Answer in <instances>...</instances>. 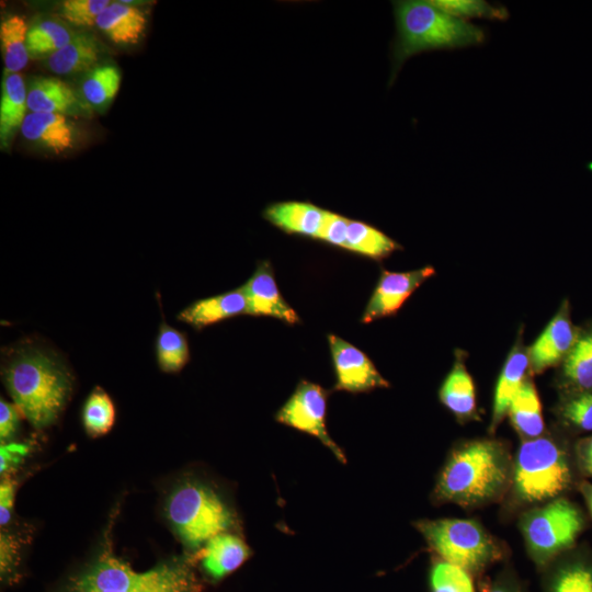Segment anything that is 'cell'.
Listing matches in <instances>:
<instances>
[{
	"mask_svg": "<svg viewBox=\"0 0 592 592\" xmlns=\"http://www.w3.org/2000/svg\"><path fill=\"white\" fill-rule=\"evenodd\" d=\"M513 457L506 442L494 437L454 445L431 492L435 505L453 503L465 510L503 501L511 483Z\"/></svg>",
	"mask_w": 592,
	"mask_h": 592,
	"instance_id": "obj_1",
	"label": "cell"
},
{
	"mask_svg": "<svg viewBox=\"0 0 592 592\" xmlns=\"http://www.w3.org/2000/svg\"><path fill=\"white\" fill-rule=\"evenodd\" d=\"M2 363L3 383L21 414L35 428L56 422L71 394L73 377L47 349L24 344L12 349Z\"/></svg>",
	"mask_w": 592,
	"mask_h": 592,
	"instance_id": "obj_2",
	"label": "cell"
},
{
	"mask_svg": "<svg viewBox=\"0 0 592 592\" xmlns=\"http://www.w3.org/2000/svg\"><path fill=\"white\" fill-rule=\"evenodd\" d=\"M578 475L573 446L558 433L546 430L536 439L521 441L503 508L506 513L520 514L565 497L577 483Z\"/></svg>",
	"mask_w": 592,
	"mask_h": 592,
	"instance_id": "obj_3",
	"label": "cell"
},
{
	"mask_svg": "<svg viewBox=\"0 0 592 592\" xmlns=\"http://www.w3.org/2000/svg\"><path fill=\"white\" fill-rule=\"evenodd\" d=\"M396 34L391 43V86L407 59L432 50L478 46L486 42L485 29L452 16L431 0L394 1Z\"/></svg>",
	"mask_w": 592,
	"mask_h": 592,
	"instance_id": "obj_4",
	"label": "cell"
},
{
	"mask_svg": "<svg viewBox=\"0 0 592 592\" xmlns=\"http://www.w3.org/2000/svg\"><path fill=\"white\" fill-rule=\"evenodd\" d=\"M110 543L67 580L61 592H203L190 559L163 561L138 572L115 556Z\"/></svg>",
	"mask_w": 592,
	"mask_h": 592,
	"instance_id": "obj_5",
	"label": "cell"
},
{
	"mask_svg": "<svg viewBox=\"0 0 592 592\" xmlns=\"http://www.w3.org/2000/svg\"><path fill=\"white\" fill-rule=\"evenodd\" d=\"M413 525L436 557L468 570L475 577L480 578L509 555L508 546L474 519H424Z\"/></svg>",
	"mask_w": 592,
	"mask_h": 592,
	"instance_id": "obj_6",
	"label": "cell"
},
{
	"mask_svg": "<svg viewBox=\"0 0 592 592\" xmlns=\"http://www.w3.org/2000/svg\"><path fill=\"white\" fill-rule=\"evenodd\" d=\"M517 526L528 557L542 571L556 557L576 546L587 520L574 502L560 497L521 512Z\"/></svg>",
	"mask_w": 592,
	"mask_h": 592,
	"instance_id": "obj_7",
	"label": "cell"
},
{
	"mask_svg": "<svg viewBox=\"0 0 592 592\" xmlns=\"http://www.w3.org/2000/svg\"><path fill=\"white\" fill-rule=\"evenodd\" d=\"M166 515L181 542L198 550L212 537L227 532L232 513L209 487L193 481L179 485L166 504Z\"/></svg>",
	"mask_w": 592,
	"mask_h": 592,
	"instance_id": "obj_8",
	"label": "cell"
},
{
	"mask_svg": "<svg viewBox=\"0 0 592 592\" xmlns=\"http://www.w3.org/2000/svg\"><path fill=\"white\" fill-rule=\"evenodd\" d=\"M329 392L320 385L300 380L287 401L275 414L282 424L317 437L342 464L346 458L327 431L326 414Z\"/></svg>",
	"mask_w": 592,
	"mask_h": 592,
	"instance_id": "obj_9",
	"label": "cell"
},
{
	"mask_svg": "<svg viewBox=\"0 0 592 592\" xmlns=\"http://www.w3.org/2000/svg\"><path fill=\"white\" fill-rule=\"evenodd\" d=\"M328 341L335 372V390L357 394L390 386L363 351L334 334H329Z\"/></svg>",
	"mask_w": 592,
	"mask_h": 592,
	"instance_id": "obj_10",
	"label": "cell"
},
{
	"mask_svg": "<svg viewBox=\"0 0 592 592\" xmlns=\"http://www.w3.org/2000/svg\"><path fill=\"white\" fill-rule=\"evenodd\" d=\"M579 331L571 320L569 300L563 299L556 315L527 348L530 375H539L559 366L572 349Z\"/></svg>",
	"mask_w": 592,
	"mask_h": 592,
	"instance_id": "obj_11",
	"label": "cell"
},
{
	"mask_svg": "<svg viewBox=\"0 0 592 592\" xmlns=\"http://www.w3.org/2000/svg\"><path fill=\"white\" fill-rule=\"evenodd\" d=\"M434 274L431 265L408 272L382 270L361 321L369 323L396 315L412 293Z\"/></svg>",
	"mask_w": 592,
	"mask_h": 592,
	"instance_id": "obj_12",
	"label": "cell"
},
{
	"mask_svg": "<svg viewBox=\"0 0 592 592\" xmlns=\"http://www.w3.org/2000/svg\"><path fill=\"white\" fill-rule=\"evenodd\" d=\"M27 107L33 113L91 117L92 107L68 83L56 77H34L26 83Z\"/></svg>",
	"mask_w": 592,
	"mask_h": 592,
	"instance_id": "obj_13",
	"label": "cell"
},
{
	"mask_svg": "<svg viewBox=\"0 0 592 592\" xmlns=\"http://www.w3.org/2000/svg\"><path fill=\"white\" fill-rule=\"evenodd\" d=\"M540 572L543 592H592V550L574 546Z\"/></svg>",
	"mask_w": 592,
	"mask_h": 592,
	"instance_id": "obj_14",
	"label": "cell"
},
{
	"mask_svg": "<svg viewBox=\"0 0 592 592\" xmlns=\"http://www.w3.org/2000/svg\"><path fill=\"white\" fill-rule=\"evenodd\" d=\"M530 376L527 348L523 344V329L509 352L496 383L489 434H494L508 415L511 401Z\"/></svg>",
	"mask_w": 592,
	"mask_h": 592,
	"instance_id": "obj_15",
	"label": "cell"
},
{
	"mask_svg": "<svg viewBox=\"0 0 592 592\" xmlns=\"http://www.w3.org/2000/svg\"><path fill=\"white\" fill-rule=\"evenodd\" d=\"M247 297V314L280 319L287 325L299 322L297 312L278 291L270 262L259 263L252 276L242 285Z\"/></svg>",
	"mask_w": 592,
	"mask_h": 592,
	"instance_id": "obj_16",
	"label": "cell"
},
{
	"mask_svg": "<svg viewBox=\"0 0 592 592\" xmlns=\"http://www.w3.org/2000/svg\"><path fill=\"white\" fill-rule=\"evenodd\" d=\"M20 132L30 144L55 155L73 148L79 136L71 117L55 113L29 112Z\"/></svg>",
	"mask_w": 592,
	"mask_h": 592,
	"instance_id": "obj_17",
	"label": "cell"
},
{
	"mask_svg": "<svg viewBox=\"0 0 592 592\" xmlns=\"http://www.w3.org/2000/svg\"><path fill=\"white\" fill-rule=\"evenodd\" d=\"M465 361L466 353L457 349L453 366L439 389L441 403L462 424L479 420L476 386Z\"/></svg>",
	"mask_w": 592,
	"mask_h": 592,
	"instance_id": "obj_18",
	"label": "cell"
},
{
	"mask_svg": "<svg viewBox=\"0 0 592 592\" xmlns=\"http://www.w3.org/2000/svg\"><path fill=\"white\" fill-rule=\"evenodd\" d=\"M251 554V548L241 537L223 532L208 539L197 550L195 558L205 577L218 582L239 569Z\"/></svg>",
	"mask_w": 592,
	"mask_h": 592,
	"instance_id": "obj_19",
	"label": "cell"
},
{
	"mask_svg": "<svg viewBox=\"0 0 592 592\" xmlns=\"http://www.w3.org/2000/svg\"><path fill=\"white\" fill-rule=\"evenodd\" d=\"M329 210L309 202L285 201L267 205L263 217L289 235L319 238Z\"/></svg>",
	"mask_w": 592,
	"mask_h": 592,
	"instance_id": "obj_20",
	"label": "cell"
},
{
	"mask_svg": "<svg viewBox=\"0 0 592 592\" xmlns=\"http://www.w3.org/2000/svg\"><path fill=\"white\" fill-rule=\"evenodd\" d=\"M247 306L244 288L240 286L192 303L179 312L178 319L196 330H202L227 318L247 314Z\"/></svg>",
	"mask_w": 592,
	"mask_h": 592,
	"instance_id": "obj_21",
	"label": "cell"
},
{
	"mask_svg": "<svg viewBox=\"0 0 592 592\" xmlns=\"http://www.w3.org/2000/svg\"><path fill=\"white\" fill-rule=\"evenodd\" d=\"M560 394L592 390V322L580 328L578 338L559 365Z\"/></svg>",
	"mask_w": 592,
	"mask_h": 592,
	"instance_id": "obj_22",
	"label": "cell"
},
{
	"mask_svg": "<svg viewBox=\"0 0 592 592\" xmlns=\"http://www.w3.org/2000/svg\"><path fill=\"white\" fill-rule=\"evenodd\" d=\"M26 83L20 73L3 76L0 98V145L8 149L27 115Z\"/></svg>",
	"mask_w": 592,
	"mask_h": 592,
	"instance_id": "obj_23",
	"label": "cell"
},
{
	"mask_svg": "<svg viewBox=\"0 0 592 592\" xmlns=\"http://www.w3.org/2000/svg\"><path fill=\"white\" fill-rule=\"evenodd\" d=\"M146 24L145 13L126 1L111 2L96 21L99 30L119 45L136 44Z\"/></svg>",
	"mask_w": 592,
	"mask_h": 592,
	"instance_id": "obj_24",
	"label": "cell"
},
{
	"mask_svg": "<svg viewBox=\"0 0 592 592\" xmlns=\"http://www.w3.org/2000/svg\"><path fill=\"white\" fill-rule=\"evenodd\" d=\"M508 418L521 441L533 440L545 433L543 407L531 375L511 401Z\"/></svg>",
	"mask_w": 592,
	"mask_h": 592,
	"instance_id": "obj_25",
	"label": "cell"
},
{
	"mask_svg": "<svg viewBox=\"0 0 592 592\" xmlns=\"http://www.w3.org/2000/svg\"><path fill=\"white\" fill-rule=\"evenodd\" d=\"M100 55L101 46L94 37L77 33L68 44L45 59V66L61 76L88 72L95 67Z\"/></svg>",
	"mask_w": 592,
	"mask_h": 592,
	"instance_id": "obj_26",
	"label": "cell"
},
{
	"mask_svg": "<svg viewBox=\"0 0 592 592\" xmlns=\"http://www.w3.org/2000/svg\"><path fill=\"white\" fill-rule=\"evenodd\" d=\"M342 249L373 260H383L400 250L401 246L376 227L349 218Z\"/></svg>",
	"mask_w": 592,
	"mask_h": 592,
	"instance_id": "obj_27",
	"label": "cell"
},
{
	"mask_svg": "<svg viewBox=\"0 0 592 592\" xmlns=\"http://www.w3.org/2000/svg\"><path fill=\"white\" fill-rule=\"evenodd\" d=\"M119 83L121 73L115 66H95L81 80L79 93L93 111L103 113L115 99Z\"/></svg>",
	"mask_w": 592,
	"mask_h": 592,
	"instance_id": "obj_28",
	"label": "cell"
},
{
	"mask_svg": "<svg viewBox=\"0 0 592 592\" xmlns=\"http://www.w3.org/2000/svg\"><path fill=\"white\" fill-rule=\"evenodd\" d=\"M29 27L25 20L12 14L0 23V47L4 64L3 76L19 73L27 64L26 36Z\"/></svg>",
	"mask_w": 592,
	"mask_h": 592,
	"instance_id": "obj_29",
	"label": "cell"
},
{
	"mask_svg": "<svg viewBox=\"0 0 592 592\" xmlns=\"http://www.w3.org/2000/svg\"><path fill=\"white\" fill-rule=\"evenodd\" d=\"M156 358L159 368L169 374L180 372L190 361V349L185 335L164 320L160 322L158 329Z\"/></svg>",
	"mask_w": 592,
	"mask_h": 592,
	"instance_id": "obj_30",
	"label": "cell"
},
{
	"mask_svg": "<svg viewBox=\"0 0 592 592\" xmlns=\"http://www.w3.org/2000/svg\"><path fill=\"white\" fill-rule=\"evenodd\" d=\"M73 34L60 22L43 20L29 27L26 36V49L29 57L36 59L49 57L66 44Z\"/></svg>",
	"mask_w": 592,
	"mask_h": 592,
	"instance_id": "obj_31",
	"label": "cell"
},
{
	"mask_svg": "<svg viewBox=\"0 0 592 592\" xmlns=\"http://www.w3.org/2000/svg\"><path fill=\"white\" fill-rule=\"evenodd\" d=\"M554 413L562 426L577 432H591L592 390L560 394Z\"/></svg>",
	"mask_w": 592,
	"mask_h": 592,
	"instance_id": "obj_32",
	"label": "cell"
},
{
	"mask_svg": "<svg viewBox=\"0 0 592 592\" xmlns=\"http://www.w3.org/2000/svg\"><path fill=\"white\" fill-rule=\"evenodd\" d=\"M429 588L430 592H477L473 573L436 556L429 570Z\"/></svg>",
	"mask_w": 592,
	"mask_h": 592,
	"instance_id": "obj_33",
	"label": "cell"
},
{
	"mask_svg": "<svg viewBox=\"0 0 592 592\" xmlns=\"http://www.w3.org/2000/svg\"><path fill=\"white\" fill-rule=\"evenodd\" d=\"M115 421V407L110 396L101 387H95L88 396L82 409V423L87 434L98 437L106 434Z\"/></svg>",
	"mask_w": 592,
	"mask_h": 592,
	"instance_id": "obj_34",
	"label": "cell"
},
{
	"mask_svg": "<svg viewBox=\"0 0 592 592\" xmlns=\"http://www.w3.org/2000/svg\"><path fill=\"white\" fill-rule=\"evenodd\" d=\"M431 2L445 13L462 20L482 18L504 21L509 18L506 8L483 0H431Z\"/></svg>",
	"mask_w": 592,
	"mask_h": 592,
	"instance_id": "obj_35",
	"label": "cell"
},
{
	"mask_svg": "<svg viewBox=\"0 0 592 592\" xmlns=\"http://www.w3.org/2000/svg\"><path fill=\"white\" fill-rule=\"evenodd\" d=\"M111 3L109 0H66L59 8V15L78 27L96 25L98 18Z\"/></svg>",
	"mask_w": 592,
	"mask_h": 592,
	"instance_id": "obj_36",
	"label": "cell"
},
{
	"mask_svg": "<svg viewBox=\"0 0 592 592\" xmlns=\"http://www.w3.org/2000/svg\"><path fill=\"white\" fill-rule=\"evenodd\" d=\"M480 592H528V589L513 567L505 565L493 579L482 582Z\"/></svg>",
	"mask_w": 592,
	"mask_h": 592,
	"instance_id": "obj_37",
	"label": "cell"
},
{
	"mask_svg": "<svg viewBox=\"0 0 592 592\" xmlns=\"http://www.w3.org/2000/svg\"><path fill=\"white\" fill-rule=\"evenodd\" d=\"M1 555H0V573L2 581H13L18 571V546L5 534H1Z\"/></svg>",
	"mask_w": 592,
	"mask_h": 592,
	"instance_id": "obj_38",
	"label": "cell"
},
{
	"mask_svg": "<svg viewBox=\"0 0 592 592\" xmlns=\"http://www.w3.org/2000/svg\"><path fill=\"white\" fill-rule=\"evenodd\" d=\"M346 217L329 210L326 224L318 240L339 248L343 247L346 231Z\"/></svg>",
	"mask_w": 592,
	"mask_h": 592,
	"instance_id": "obj_39",
	"label": "cell"
},
{
	"mask_svg": "<svg viewBox=\"0 0 592 592\" xmlns=\"http://www.w3.org/2000/svg\"><path fill=\"white\" fill-rule=\"evenodd\" d=\"M20 410L15 405L1 399L0 401V437L7 442L18 430Z\"/></svg>",
	"mask_w": 592,
	"mask_h": 592,
	"instance_id": "obj_40",
	"label": "cell"
},
{
	"mask_svg": "<svg viewBox=\"0 0 592 592\" xmlns=\"http://www.w3.org/2000/svg\"><path fill=\"white\" fill-rule=\"evenodd\" d=\"M573 455L579 475L592 478V435L574 443Z\"/></svg>",
	"mask_w": 592,
	"mask_h": 592,
	"instance_id": "obj_41",
	"label": "cell"
},
{
	"mask_svg": "<svg viewBox=\"0 0 592 592\" xmlns=\"http://www.w3.org/2000/svg\"><path fill=\"white\" fill-rule=\"evenodd\" d=\"M27 453V447L23 444H3L1 445L0 470L3 474L11 466L18 464Z\"/></svg>",
	"mask_w": 592,
	"mask_h": 592,
	"instance_id": "obj_42",
	"label": "cell"
},
{
	"mask_svg": "<svg viewBox=\"0 0 592 592\" xmlns=\"http://www.w3.org/2000/svg\"><path fill=\"white\" fill-rule=\"evenodd\" d=\"M14 501V486L11 480H3L0 487V523L5 525L11 519Z\"/></svg>",
	"mask_w": 592,
	"mask_h": 592,
	"instance_id": "obj_43",
	"label": "cell"
},
{
	"mask_svg": "<svg viewBox=\"0 0 592 592\" xmlns=\"http://www.w3.org/2000/svg\"><path fill=\"white\" fill-rule=\"evenodd\" d=\"M577 486L592 517V483L587 480H582Z\"/></svg>",
	"mask_w": 592,
	"mask_h": 592,
	"instance_id": "obj_44",
	"label": "cell"
}]
</instances>
